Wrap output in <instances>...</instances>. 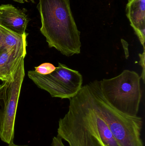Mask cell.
I'll return each instance as SVG.
<instances>
[{
	"mask_svg": "<svg viewBox=\"0 0 145 146\" xmlns=\"http://www.w3.org/2000/svg\"><path fill=\"white\" fill-rule=\"evenodd\" d=\"M28 35L26 33L23 35H19L0 26V48L7 50H26Z\"/></svg>",
	"mask_w": 145,
	"mask_h": 146,
	"instance_id": "30bf717a",
	"label": "cell"
},
{
	"mask_svg": "<svg viewBox=\"0 0 145 146\" xmlns=\"http://www.w3.org/2000/svg\"><path fill=\"white\" fill-rule=\"evenodd\" d=\"M24 60L20 61L13 79L0 85V139L8 145L14 141L17 107L25 76Z\"/></svg>",
	"mask_w": 145,
	"mask_h": 146,
	"instance_id": "5b68a950",
	"label": "cell"
},
{
	"mask_svg": "<svg viewBox=\"0 0 145 146\" xmlns=\"http://www.w3.org/2000/svg\"><path fill=\"white\" fill-rule=\"evenodd\" d=\"M51 145L52 146H65L63 143L62 139L58 136L53 138Z\"/></svg>",
	"mask_w": 145,
	"mask_h": 146,
	"instance_id": "7c38bea8",
	"label": "cell"
},
{
	"mask_svg": "<svg viewBox=\"0 0 145 146\" xmlns=\"http://www.w3.org/2000/svg\"><path fill=\"white\" fill-rule=\"evenodd\" d=\"M14 1H15L18 2L20 3H24L25 2H28L29 0H14ZM31 1L34 2L33 0H30Z\"/></svg>",
	"mask_w": 145,
	"mask_h": 146,
	"instance_id": "5bb4252c",
	"label": "cell"
},
{
	"mask_svg": "<svg viewBox=\"0 0 145 146\" xmlns=\"http://www.w3.org/2000/svg\"><path fill=\"white\" fill-rule=\"evenodd\" d=\"M127 15L145 50V0H129Z\"/></svg>",
	"mask_w": 145,
	"mask_h": 146,
	"instance_id": "ba28073f",
	"label": "cell"
},
{
	"mask_svg": "<svg viewBox=\"0 0 145 146\" xmlns=\"http://www.w3.org/2000/svg\"><path fill=\"white\" fill-rule=\"evenodd\" d=\"M88 85L92 92L97 111L119 146H144L141 138L142 118L126 115L112 107L103 96L98 80L91 82Z\"/></svg>",
	"mask_w": 145,
	"mask_h": 146,
	"instance_id": "3957f363",
	"label": "cell"
},
{
	"mask_svg": "<svg viewBox=\"0 0 145 146\" xmlns=\"http://www.w3.org/2000/svg\"><path fill=\"white\" fill-rule=\"evenodd\" d=\"M40 31L49 48H54L65 56L81 53V32L70 7V0H39Z\"/></svg>",
	"mask_w": 145,
	"mask_h": 146,
	"instance_id": "7a4b0ae2",
	"label": "cell"
},
{
	"mask_svg": "<svg viewBox=\"0 0 145 146\" xmlns=\"http://www.w3.org/2000/svg\"><path fill=\"white\" fill-rule=\"evenodd\" d=\"M69 100L68 111L59 121L57 136L69 146H120L97 111L88 84Z\"/></svg>",
	"mask_w": 145,
	"mask_h": 146,
	"instance_id": "6da1fadb",
	"label": "cell"
},
{
	"mask_svg": "<svg viewBox=\"0 0 145 146\" xmlns=\"http://www.w3.org/2000/svg\"><path fill=\"white\" fill-rule=\"evenodd\" d=\"M29 22L27 15L12 4L0 6V26L19 35L26 33Z\"/></svg>",
	"mask_w": 145,
	"mask_h": 146,
	"instance_id": "52a82bcc",
	"label": "cell"
},
{
	"mask_svg": "<svg viewBox=\"0 0 145 146\" xmlns=\"http://www.w3.org/2000/svg\"><path fill=\"white\" fill-rule=\"evenodd\" d=\"M28 76L41 89L52 98L70 99L75 96L82 87L83 78L81 73L61 63L51 74L42 75L35 71L28 72Z\"/></svg>",
	"mask_w": 145,
	"mask_h": 146,
	"instance_id": "8992f818",
	"label": "cell"
},
{
	"mask_svg": "<svg viewBox=\"0 0 145 146\" xmlns=\"http://www.w3.org/2000/svg\"><path fill=\"white\" fill-rule=\"evenodd\" d=\"M140 79L136 72L124 70L115 77L99 82L101 93L110 105L122 113L137 116L142 95Z\"/></svg>",
	"mask_w": 145,
	"mask_h": 146,
	"instance_id": "277c9868",
	"label": "cell"
},
{
	"mask_svg": "<svg viewBox=\"0 0 145 146\" xmlns=\"http://www.w3.org/2000/svg\"><path fill=\"white\" fill-rule=\"evenodd\" d=\"M1 45V40H0V46Z\"/></svg>",
	"mask_w": 145,
	"mask_h": 146,
	"instance_id": "2e32d148",
	"label": "cell"
},
{
	"mask_svg": "<svg viewBox=\"0 0 145 146\" xmlns=\"http://www.w3.org/2000/svg\"><path fill=\"white\" fill-rule=\"evenodd\" d=\"M26 50H7L0 48V80L7 81L12 80Z\"/></svg>",
	"mask_w": 145,
	"mask_h": 146,
	"instance_id": "9c48e42d",
	"label": "cell"
},
{
	"mask_svg": "<svg viewBox=\"0 0 145 146\" xmlns=\"http://www.w3.org/2000/svg\"><path fill=\"white\" fill-rule=\"evenodd\" d=\"M56 68V67L52 63L45 62L35 67V70L34 71L41 74L47 75L53 72Z\"/></svg>",
	"mask_w": 145,
	"mask_h": 146,
	"instance_id": "8fae6325",
	"label": "cell"
},
{
	"mask_svg": "<svg viewBox=\"0 0 145 146\" xmlns=\"http://www.w3.org/2000/svg\"><path fill=\"white\" fill-rule=\"evenodd\" d=\"M7 146H28L27 145H15L14 143H11V144H9Z\"/></svg>",
	"mask_w": 145,
	"mask_h": 146,
	"instance_id": "9a60e30c",
	"label": "cell"
},
{
	"mask_svg": "<svg viewBox=\"0 0 145 146\" xmlns=\"http://www.w3.org/2000/svg\"><path fill=\"white\" fill-rule=\"evenodd\" d=\"M140 57V65L143 67V72L142 76H140L141 78L143 79V81L144 82L145 80V50H144L143 54H139Z\"/></svg>",
	"mask_w": 145,
	"mask_h": 146,
	"instance_id": "4fadbf2b",
	"label": "cell"
}]
</instances>
